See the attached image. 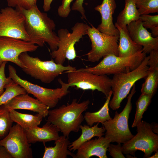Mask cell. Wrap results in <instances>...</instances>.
I'll return each mask as SVG.
<instances>
[{
  "instance_id": "cell-1",
  "label": "cell",
  "mask_w": 158,
  "mask_h": 158,
  "mask_svg": "<svg viewBox=\"0 0 158 158\" xmlns=\"http://www.w3.org/2000/svg\"><path fill=\"white\" fill-rule=\"evenodd\" d=\"M16 8L25 18V30L31 42L40 47L46 42L52 51L56 50L59 39L54 31L56 25L47 14L41 12L37 5L28 9Z\"/></svg>"
},
{
  "instance_id": "cell-2",
  "label": "cell",
  "mask_w": 158,
  "mask_h": 158,
  "mask_svg": "<svg viewBox=\"0 0 158 158\" xmlns=\"http://www.w3.org/2000/svg\"><path fill=\"white\" fill-rule=\"evenodd\" d=\"M89 100L79 102L76 99L66 105L49 110L47 121L57 126L63 135L68 138L71 132L78 131L84 119L83 113L88 107Z\"/></svg>"
},
{
  "instance_id": "cell-3",
  "label": "cell",
  "mask_w": 158,
  "mask_h": 158,
  "mask_svg": "<svg viewBox=\"0 0 158 158\" xmlns=\"http://www.w3.org/2000/svg\"><path fill=\"white\" fill-rule=\"evenodd\" d=\"M149 58V56H146L141 64L132 71L114 75L111 81L113 97L109 104L112 110L119 108L121 102L129 94L135 83L146 77L149 72L147 65Z\"/></svg>"
},
{
  "instance_id": "cell-4",
  "label": "cell",
  "mask_w": 158,
  "mask_h": 158,
  "mask_svg": "<svg viewBox=\"0 0 158 158\" xmlns=\"http://www.w3.org/2000/svg\"><path fill=\"white\" fill-rule=\"evenodd\" d=\"M19 59L25 67L22 70L27 74L43 83L49 84L64 72L75 71V67L58 64L53 60L43 61L37 57L29 55L27 52L22 53Z\"/></svg>"
},
{
  "instance_id": "cell-5",
  "label": "cell",
  "mask_w": 158,
  "mask_h": 158,
  "mask_svg": "<svg viewBox=\"0 0 158 158\" xmlns=\"http://www.w3.org/2000/svg\"><path fill=\"white\" fill-rule=\"evenodd\" d=\"M9 77L23 87L28 94L32 95L49 108L55 107L61 98L69 92V84L64 82L61 78L58 81L61 87L50 89L41 87L20 78L17 74L16 70L12 66H8Z\"/></svg>"
},
{
  "instance_id": "cell-6",
  "label": "cell",
  "mask_w": 158,
  "mask_h": 158,
  "mask_svg": "<svg viewBox=\"0 0 158 158\" xmlns=\"http://www.w3.org/2000/svg\"><path fill=\"white\" fill-rule=\"evenodd\" d=\"M146 54L142 50L130 56L121 57L113 54L104 57L97 64L92 67L78 69L98 75H109L127 73L137 68L141 63Z\"/></svg>"
},
{
  "instance_id": "cell-7",
  "label": "cell",
  "mask_w": 158,
  "mask_h": 158,
  "mask_svg": "<svg viewBox=\"0 0 158 158\" xmlns=\"http://www.w3.org/2000/svg\"><path fill=\"white\" fill-rule=\"evenodd\" d=\"M88 26L83 22H77L72 28L71 33L66 28H61L58 30L57 48L52 51L51 54L55 63L63 65L66 59L69 61L75 59L77 56L75 44L86 34Z\"/></svg>"
},
{
  "instance_id": "cell-8",
  "label": "cell",
  "mask_w": 158,
  "mask_h": 158,
  "mask_svg": "<svg viewBox=\"0 0 158 158\" xmlns=\"http://www.w3.org/2000/svg\"><path fill=\"white\" fill-rule=\"evenodd\" d=\"M135 92V84L127 97L126 104L122 111L120 113L116 111L113 118L105 121L102 124L106 131L105 137L111 142L123 144L134 136L129 129L128 120L132 108L131 99Z\"/></svg>"
},
{
  "instance_id": "cell-9",
  "label": "cell",
  "mask_w": 158,
  "mask_h": 158,
  "mask_svg": "<svg viewBox=\"0 0 158 158\" xmlns=\"http://www.w3.org/2000/svg\"><path fill=\"white\" fill-rule=\"evenodd\" d=\"M137 133L122 145V152L135 157L139 150L144 153V158H149L153 152L158 150V135L151 129L150 124L142 121L136 126Z\"/></svg>"
},
{
  "instance_id": "cell-10",
  "label": "cell",
  "mask_w": 158,
  "mask_h": 158,
  "mask_svg": "<svg viewBox=\"0 0 158 158\" xmlns=\"http://www.w3.org/2000/svg\"><path fill=\"white\" fill-rule=\"evenodd\" d=\"M86 34L91 42V49L87 54L89 61L97 62L109 54L118 56L119 37L106 35L92 25L91 27L88 26Z\"/></svg>"
},
{
  "instance_id": "cell-11",
  "label": "cell",
  "mask_w": 158,
  "mask_h": 158,
  "mask_svg": "<svg viewBox=\"0 0 158 158\" xmlns=\"http://www.w3.org/2000/svg\"><path fill=\"white\" fill-rule=\"evenodd\" d=\"M65 73H67V83L70 87L83 90H97L106 98L111 90V79L107 75H98L78 69Z\"/></svg>"
},
{
  "instance_id": "cell-12",
  "label": "cell",
  "mask_w": 158,
  "mask_h": 158,
  "mask_svg": "<svg viewBox=\"0 0 158 158\" xmlns=\"http://www.w3.org/2000/svg\"><path fill=\"white\" fill-rule=\"evenodd\" d=\"M0 37L14 38L31 42L25 30V18L19 10L9 6L1 9Z\"/></svg>"
},
{
  "instance_id": "cell-13",
  "label": "cell",
  "mask_w": 158,
  "mask_h": 158,
  "mask_svg": "<svg viewBox=\"0 0 158 158\" xmlns=\"http://www.w3.org/2000/svg\"><path fill=\"white\" fill-rule=\"evenodd\" d=\"M39 46L30 42L17 38L0 37V67L4 62L13 63L22 68L25 67L19 59L24 52L35 51Z\"/></svg>"
},
{
  "instance_id": "cell-14",
  "label": "cell",
  "mask_w": 158,
  "mask_h": 158,
  "mask_svg": "<svg viewBox=\"0 0 158 158\" xmlns=\"http://www.w3.org/2000/svg\"><path fill=\"white\" fill-rule=\"evenodd\" d=\"M0 146L5 147L13 158L32 157L31 144L25 130L17 123L12 126L5 138L0 140Z\"/></svg>"
},
{
  "instance_id": "cell-15",
  "label": "cell",
  "mask_w": 158,
  "mask_h": 158,
  "mask_svg": "<svg viewBox=\"0 0 158 158\" xmlns=\"http://www.w3.org/2000/svg\"><path fill=\"white\" fill-rule=\"evenodd\" d=\"M126 27L132 40L142 46L144 53L149 54L152 50H158V37H153L143 26L140 19L131 22Z\"/></svg>"
},
{
  "instance_id": "cell-16",
  "label": "cell",
  "mask_w": 158,
  "mask_h": 158,
  "mask_svg": "<svg viewBox=\"0 0 158 158\" xmlns=\"http://www.w3.org/2000/svg\"><path fill=\"white\" fill-rule=\"evenodd\" d=\"M116 0H103L94 9L101 15V22L97 29L108 35L119 37V32L113 23V14L116 7Z\"/></svg>"
},
{
  "instance_id": "cell-17",
  "label": "cell",
  "mask_w": 158,
  "mask_h": 158,
  "mask_svg": "<svg viewBox=\"0 0 158 158\" xmlns=\"http://www.w3.org/2000/svg\"><path fill=\"white\" fill-rule=\"evenodd\" d=\"M9 111L22 109L36 112L43 117L48 116L49 108L27 93L18 95L4 104Z\"/></svg>"
},
{
  "instance_id": "cell-18",
  "label": "cell",
  "mask_w": 158,
  "mask_h": 158,
  "mask_svg": "<svg viewBox=\"0 0 158 158\" xmlns=\"http://www.w3.org/2000/svg\"><path fill=\"white\" fill-rule=\"evenodd\" d=\"M110 141L105 137L90 140L82 144L77 149L73 158H89L95 156L107 158L106 153Z\"/></svg>"
},
{
  "instance_id": "cell-19",
  "label": "cell",
  "mask_w": 158,
  "mask_h": 158,
  "mask_svg": "<svg viewBox=\"0 0 158 158\" xmlns=\"http://www.w3.org/2000/svg\"><path fill=\"white\" fill-rule=\"evenodd\" d=\"M28 141L30 143L46 142L56 140L59 137V129L48 121L42 126H38L32 129L25 130Z\"/></svg>"
},
{
  "instance_id": "cell-20",
  "label": "cell",
  "mask_w": 158,
  "mask_h": 158,
  "mask_svg": "<svg viewBox=\"0 0 158 158\" xmlns=\"http://www.w3.org/2000/svg\"><path fill=\"white\" fill-rule=\"evenodd\" d=\"M114 25L119 33V42L118 44V56H130L142 50V46L135 43L132 40L127 27L121 28L116 23Z\"/></svg>"
},
{
  "instance_id": "cell-21",
  "label": "cell",
  "mask_w": 158,
  "mask_h": 158,
  "mask_svg": "<svg viewBox=\"0 0 158 158\" xmlns=\"http://www.w3.org/2000/svg\"><path fill=\"white\" fill-rule=\"evenodd\" d=\"M70 143L68 138L63 135L59 136L55 141L54 147H47L44 144V151L42 158H66L68 155L73 158L75 154L68 149Z\"/></svg>"
},
{
  "instance_id": "cell-22",
  "label": "cell",
  "mask_w": 158,
  "mask_h": 158,
  "mask_svg": "<svg viewBox=\"0 0 158 158\" xmlns=\"http://www.w3.org/2000/svg\"><path fill=\"white\" fill-rule=\"evenodd\" d=\"M99 123L93 126L90 127L88 125H81L80 129L82 133L80 136L76 140L71 143L68 146V150L73 152L75 151L83 143L91 140L95 137H98L102 136L104 135L105 131L104 127H99Z\"/></svg>"
},
{
  "instance_id": "cell-23",
  "label": "cell",
  "mask_w": 158,
  "mask_h": 158,
  "mask_svg": "<svg viewBox=\"0 0 158 158\" xmlns=\"http://www.w3.org/2000/svg\"><path fill=\"white\" fill-rule=\"evenodd\" d=\"M11 118L13 122L19 124L25 130L32 129L40 125L43 117L37 113L35 115L19 112L16 110L9 111Z\"/></svg>"
},
{
  "instance_id": "cell-24",
  "label": "cell",
  "mask_w": 158,
  "mask_h": 158,
  "mask_svg": "<svg viewBox=\"0 0 158 158\" xmlns=\"http://www.w3.org/2000/svg\"><path fill=\"white\" fill-rule=\"evenodd\" d=\"M125 5L118 14L117 18V24L121 28H126L131 22L140 18V15L135 4V0H125Z\"/></svg>"
},
{
  "instance_id": "cell-25",
  "label": "cell",
  "mask_w": 158,
  "mask_h": 158,
  "mask_svg": "<svg viewBox=\"0 0 158 158\" xmlns=\"http://www.w3.org/2000/svg\"><path fill=\"white\" fill-rule=\"evenodd\" d=\"M112 94L111 90L104 104L98 111L93 112L88 111L85 113L84 118L87 125L92 126L94 123L98 122L102 124L105 121L112 118L109 112V104Z\"/></svg>"
},
{
  "instance_id": "cell-26",
  "label": "cell",
  "mask_w": 158,
  "mask_h": 158,
  "mask_svg": "<svg viewBox=\"0 0 158 158\" xmlns=\"http://www.w3.org/2000/svg\"><path fill=\"white\" fill-rule=\"evenodd\" d=\"M153 96L141 93L136 102V111L132 127H136L141 121L143 115L150 104Z\"/></svg>"
},
{
  "instance_id": "cell-27",
  "label": "cell",
  "mask_w": 158,
  "mask_h": 158,
  "mask_svg": "<svg viewBox=\"0 0 158 158\" xmlns=\"http://www.w3.org/2000/svg\"><path fill=\"white\" fill-rule=\"evenodd\" d=\"M5 90L0 96V106L18 95L27 93L23 87L13 80L5 85Z\"/></svg>"
},
{
  "instance_id": "cell-28",
  "label": "cell",
  "mask_w": 158,
  "mask_h": 158,
  "mask_svg": "<svg viewBox=\"0 0 158 158\" xmlns=\"http://www.w3.org/2000/svg\"><path fill=\"white\" fill-rule=\"evenodd\" d=\"M149 72L142 85L141 93L153 96L158 87V68L149 69Z\"/></svg>"
},
{
  "instance_id": "cell-29",
  "label": "cell",
  "mask_w": 158,
  "mask_h": 158,
  "mask_svg": "<svg viewBox=\"0 0 158 158\" xmlns=\"http://www.w3.org/2000/svg\"><path fill=\"white\" fill-rule=\"evenodd\" d=\"M9 110L4 104L0 106V140L8 134L12 126L13 123Z\"/></svg>"
},
{
  "instance_id": "cell-30",
  "label": "cell",
  "mask_w": 158,
  "mask_h": 158,
  "mask_svg": "<svg viewBox=\"0 0 158 158\" xmlns=\"http://www.w3.org/2000/svg\"><path fill=\"white\" fill-rule=\"evenodd\" d=\"M140 15L158 13V0H135Z\"/></svg>"
},
{
  "instance_id": "cell-31",
  "label": "cell",
  "mask_w": 158,
  "mask_h": 158,
  "mask_svg": "<svg viewBox=\"0 0 158 158\" xmlns=\"http://www.w3.org/2000/svg\"><path fill=\"white\" fill-rule=\"evenodd\" d=\"M37 0H6L8 6L28 9L37 5Z\"/></svg>"
},
{
  "instance_id": "cell-32",
  "label": "cell",
  "mask_w": 158,
  "mask_h": 158,
  "mask_svg": "<svg viewBox=\"0 0 158 158\" xmlns=\"http://www.w3.org/2000/svg\"><path fill=\"white\" fill-rule=\"evenodd\" d=\"M139 19L141 21L142 25L146 29L151 30L158 26V15H149L148 14L141 15Z\"/></svg>"
},
{
  "instance_id": "cell-33",
  "label": "cell",
  "mask_w": 158,
  "mask_h": 158,
  "mask_svg": "<svg viewBox=\"0 0 158 158\" xmlns=\"http://www.w3.org/2000/svg\"><path fill=\"white\" fill-rule=\"evenodd\" d=\"M7 62H4L0 67V96L4 91L5 85L11 81L10 77H6L5 74V68Z\"/></svg>"
},
{
  "instance_id": "cell-34",
  "label": "cell",
  "mask_w": 158,
  "mask_h": 158,
  "mask_svg": "<svg viewBox=\"0 0 158 158\" xmlns=\"http://www.w3.org/2000/svg\"><path fill=\"white\" fill-rule=\"evenodd\" d=\"M73 0H62L61 4L58 9V13L60 17L66 18L69 15L71 10L70 5Z\"/></svg>"
},
{
  "instance_id": "cell-35",
  "label": "cell",
  "mask_w": 158,
  "mask_h": 158,
  "mask_svg": "<svg viewBox=\"0 0 158 158\" xmlns=\"http://www.w3.org/2000/svg\"><path fill=\"white\" fill-rule=\"evenodd\" d=\"M109 155L113 158H125L122 152V145L121 143L115 145L110 144L107 149Z\"/></svg>"
},
{
  "instance_id": "cell-36",
  "label": "cell",
  "mask_w": 158,
  "mask_h": 158,
  "mask_svg": "<svg viewBox=\"0 0 158 158\" xmlns=\"http://www.w3.org/2000/svg\"><path fill=\"white\" fill-rule=\"evenodd\" d=\"M149 54L147 62L149 69L158 68V50H152Z\"/></svg>"
},
{
  "instance_id": "cell-37",
  "label": "cell",
  "mask_w": 158,
  "mask_h": 158,
  "mask_svg": "<svg viewBox=\"0 0 158 158\" xmlns=\"http://www.w3.org/2000/svg\"><path fill=\"white\" fill-rule=\"evenodd\" d=\"M84 0H76L73 3L71 9L74 11L79 12L84 19H86L85 14V10L83 6V4Z\"/></svg>"
},
{
  "instance_id": "cell-38",
  "label": "cell",
  "mask_w": 158,
  "mask_h": 158,
  "mask_svg": "<svg viewBox=\"0 0 158 158\" xmlns=\"http://www.w3.org/2000/svg\"><path fill=\"white\" fill-rule=\"evenodd\" d=\"M0 158H13V157L5 147L0 146Z\"/></svg>"
},
{
  "instance_id": "cell-39",
  "label": "cell",
  "mask_w": 158,
  "mask_h": 158,
  "mask_svg": "<svg viewBox=\"0 0 158 158\" xmlns=\"http://www.w3.org/2000/svg\"><path fill=\"white\" fill-rule=\"evenodd\" d=\"M53 0H43V9L45 12H47L51 9V5Z\"/></svg>"
},
{
  "instance_id": "cell-40",
  "label": "cell",
  "mask_w": 158,
  "mask_h": 158,
  "mask_svg": "<svg viewBox=\"0 0 158 158\" xmlns=\"http://www.w3.org/2000/svg\"><path fill=\"white\" fill-rule=\"evenodd\" d=\"M151 128L153 132L157 134L158 133V125L155 123L153 122L150 124Z\"/></svg>"
},
{
  "instance_id": "cell-41",
  "label": "cell",
  "mask_w": 158,
  "mask_h": 158,
  "mask_svg": "<svg viewBox=\"0 0 158 158\" xmlns=\"http://www.w3.org/2000/svg\"><path fill=\"white\" fill-rule=\"evenodd\" d=\"M151 30V33L153 37H158V26L156 27Z\"/></svg>"
},
{
  "instance_id": "cell-42",
  "label": "cell",
  "mask_w": 158,
  "mask_h": 158,
  "mask_svg": "<svg viewBox=\"0 0 158 158\" xmlns=\"http://www.w3.org/2000/svg\"><path fill=\"white\" fill-rule=\"evenodd\" d=\"M158 158V150L155 152V154L153 156H150L149 158Z\"/></svg>"
}]
</instances>
